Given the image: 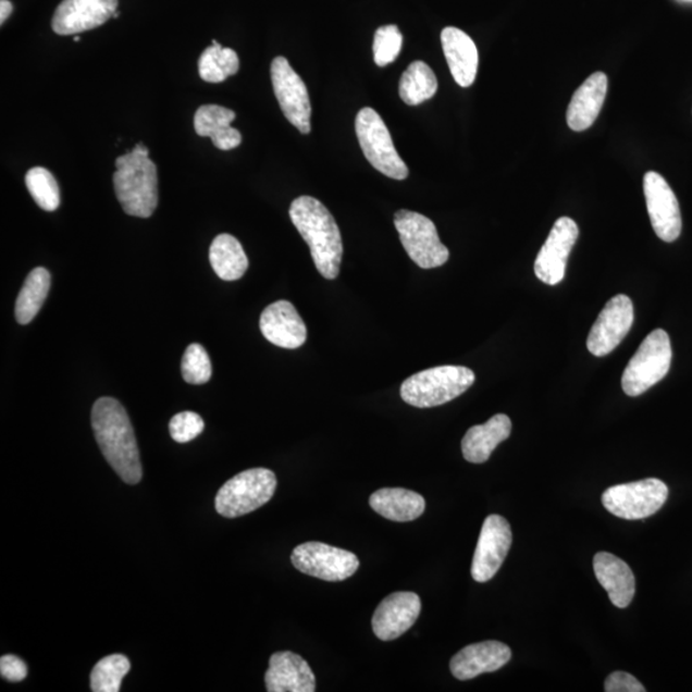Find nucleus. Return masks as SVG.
<instances>
[{
  "label": "nucleus",
  "mask_w": 692,
  "mask_h": 692,
  "mask_svg": "<svg viewBox=\"0 0 692 692\" xmlns=\"http://www.w3.org/2000/svg\"><path fill=\"white\" fill-rule=\"evenodd\" d=\"M91 428L114 472L128 485L139 484L143 478L140 454L124 406L107 396L98 399L91 410Z\"/></svg>",
  "instance_id": "nucleus-1"
},
{
  "label": "nucleus",
  "mask_w": 692,
  "mask_h": 692,
  "mask_svg": "<svg viewBox=\"0 0 692 692\" xmlns=\"http://www.w3.org/2000/svg\"><path fill=\"white\" fill-rule=\"evenodd\" d=\"M291 219L311 249L317 271L324 279L335 280L341 273L344 255L337 223L320 200L299 197L291 206Z\"/></svg>",
  "instance_id": "nucleus-2"
},
{
  "label": "nucleus",
  "mask_w": 692,
  "mask_h": 692,
  "mask_svg": "<svg viewBox=\"0 0 692 692\" xmlns=\"http://www.w3.org/2000/svg\"><path fill=\"white\" fill-rule=\"evenodd\" d=\"M115 169L114 191L122 209L133 218H151L158 206V172L149 149L138 144L115 160Z\"/></svg>",
  "instance_id": "nucleus-3"
},
{
  "label": "nucleus",
  "mask_w": 692,
  "mask_h": 692,
  "mask_svg": "<svg viewBox=\"0 0 692 692\" xmlns=\"http://www.w3.org/2000/svg\"><path fill=\"white\" fill-rule=\"evenodd\" d=\"M474 379V372L464 366L434 367L404 381L401 399L416 408L443 406L465 394Z\"/></svg>",
  "instance_id": "nucleus-4"
},
{
  "label": "nucleus",
  "mask_w": 692,
  "mask_h": 692,
  "mask_svg": "<svg viewBox=\"0 0 692 692\" xmlns=\"http://www.w3.org/2000/svg\"><path fill=\"white\" fill-rule=\"evenodd\" d=\"M276 474L267 468H251L228 480L215 496V510L222 517L237 518L264 506L275 495Z\"/></svg>",
  "instance_id": "nucleus-5"
},
{
  "label": "nucleus",
  "mask_w": 692,
  "mask_h": 692,
  "mask_svg": "<svg viewBox=\"0 0 692 692\" xmlns=\"http://www.w3.org/2000/svg\"><path fill=\"white\" fill-rule=\"evenodd\" d=\"M672 362V346L665 330L658 329L646 336L627 364L622 376L623 392L639 396L667 376Z\"/></svg>",
  "instance_id": "nucleus-6"
},
{
  "label": "nucleus",
  "mask_w": 692,
  "mask_h": 692,
  "mask_svg": "<svg viewBox=\"0 0 692 692\" xmlns=\"http://www.w3.org/2000/svg\"><path fill=\"white\" fill-rule=\"evenodd\" d=\"M356 133L359 146L372 168L399 182L409 176L407 164L396 151L391 132L376 111L366 107L358 112Z\"/></svg>",
  "instance_id": "nucleus-7"
},
{
  "label": "nucleus",
  "mask_w": 692,
  "mask_h": 692,
  "mask_svg": "<svg viewBox=\"0 0 692 692\" xmlns=\"http://www.w3.org/2000/svg\"><path fill=\"white\" fill-rule=\"evenodd\" d=\"M394 223L404 249L418 267L431 270L448 262L449 250L440 242L435 223L430 219L401 209L395 213Z\"/></svg>",
  "instance_id": "nucleus-8"
},
{
  "label": "nucleus",
  "mask_w": 692,
  "mask_h": 692,
  "mask_svg": "<svg viewBox=\"0 0 692 692\" xmlns=\"http://www.w3.org/2000/svg\"><path fill=\"white\" fill-rule=\"evenodd\" d=\"M667 497L668 487L665 482L646 479L605 490L602 502L609 514L634 521L657 514L665 506Z\"/></svg>",
  "instance_id": "nucleus-9"
},
{
  "label": "nucleus",
  "mask_w": 692,
  "mask_h": 692,
  "mask_svg": "<svg viewBox=\"0 0 692 692\" xmlns=\"http://www.w3.org/2000/svg\"><path fill=\"white\" fill-rule=\"evenodd\" d=\"M292 561L301 573L328 582L348 580L359 568L356 554L317 542L295 547Z\"/></svg>",
  "instance_id": "nucleus-10"
},
{
  "label": "nucleus",
  "mask_w": 692,
  "mask_h": 692,
  "mask_svg": "<svg viewBox=\"0 0 692 692\" xmlns=\"http://www.w3.org/2000/svg\"><path fill=\"white\" fill-rule=\"evenodd\" d=\"M273 91L281 111L301 134L311 133L312 106L305 82L285 57H276L271 64Z\"/></svg>",
  "instance_id": "nucleus-11"
},
{
  "label": "nucleus",
  "mask_w": 692,
  "mask_h": 692,
  "mask_svg": "<svg viewBox=\"0 0 692 692\" xmlns=\"http://www.w3.org/2000/svg\"><path fill=\"white\" fill-rule=\"evenodd\" d=\"M514 535L506 518L489 516L482 526L478 547L472 560L471 574L474 581L487 582L499 571L510 551Z\"/></svg>",
  "instance_id": "nucleus-12"
},
{
  "label": "nucleus",
  "mask_w": 692,
  "mask_h": 692,
  "mask_svg": "<svg viewBox=\"0 0 692 692\" xmlns=\"http://www.w3.org/2000/svg\"><path fill=\"white\" fill-rule=\"evenodd\" d=\"M633 320L632 300L623 294L611 298L591 328L588 337V349L591 355L608 356L630 333Z\"/></svg>",
  "instance_id": "nucleus-13"
},
{
  "label": "nucleus",
  "mask_w": 692,
  "mask_h": 692,
  "mask_svg": "<svg viewBox=\"0 0 692 692\" xmlns=\"http://www.w3.org/2000/svg\"><path fill=\"white\" fill-rule=\"evenodd\" d=\"M644 194L655 234L667 243L679 239L682 230L679 200L665 177L658 172H647L644 177Z\"/></svg>",
  "instance_id": "nucleus-14"
},
{
  "label": "nucleus",
  "mask_w": 692,
  "mask_h": 692,
  "mask_svg": "<svg viewBox=\"0 0 692 692\" xmlns=\"http://www.w3.org/2000/svg\"><path fill=\"white\" fill-rule=\"evenodd\" d=\"M579 226L569 218L554 223L549 236L535 261V275L547 285H557L566 275L569 255L579 239Z\"/></svg>",
  "instance_id": "nucleus-15"
},
{
  "label": "nucleus",
  "mask_w": 692,
  "mask_h": 692,
  "mask_svg": "<svg viewBox=\"0 0 692 692\" xmlns=\"http://www.w3.org/2000/svg\"><path fill=\"white\" fill-rule=\"evenodd\" d=\"M119 0H63L55 10L52 27L61 36L92 30L118 12Z\"/></svg>",
  "instance_id": "nucleus-16"
},
{
  "label": "nucleus",
  "mask_w": 692,
  "mask_h": 692,
  "mask_svg": "<svg viewBox=\"0 0 692 692\" xmlns=\"http://www.w3.org/2000/svg\"><path fill=\"white\" fill-rule=\"evenodd\" d=\"M422 609L420 596L415 593H394L385 597L374 610L373 633L382 641H392L412 627Z\"/></svg>",
  "instance_id": "nucleus-17"
},
{
  "label": "nucleus",
  "mask_w": 692,
  "mask_h": 692,
  "mask_svg": "<svg viewBox=\"0 0 692 692\" xmlns=\"http://www.w3.org/2000/svg\"><path fill=\"white\" fill-rule=\"evenodd\" d=\"M263 336L284 349H298L307 342V328L291 301L279 300L267 307L259 320Z\"/></svg>",
  "instance_id": "nucleus-18"
},
{
  "label": "nucleus",
  "mask_w": 692,
  "mask_h": 692,
  "mask_svg": "<svg viewBox=\"0 0 692 692\" xmlns=\"http://www.w3.org/2000/svg\"><path fill=\"white\" fill-rule=\"evenodd\" d=\"M511 658L508 645L501 641H484L468 645L454 655L450 660V670L454 677L460 681L472 680L484 674H492L503 668Z\"/></svg>",
  "instance_id": "nucleus-19"
},
{
  "label": "nucleus",
  "mask_w": 692,
  "mask_h": 692,
  "mask_svg": "<svg viewBox=\"0 0 692 692\" xmlns=\"http://www.w3.org/2000/svg\"><path fill=\"white\" fill-rule=\"evenodd\" d=\"M269 692H314L316 677L308 663L292 652L271 655L270 667L264 676Z\"/></svg>",
  "instance_id": "nucleus-20"
},
{
  "label": "nucleus",
  "mask_w": 692,
  "mask_h": 692,
  "mask_svg": "<svg viewBox=\"0 0 692 692\" xmlns=\"http://www.w3.org/2000/svg\"><path fill=\"white\" fill-rule=\"evenodd\" d=\"M594 571L610 602L617 608L629 607L637 593V580L630 566L616 555L601 552L594 557Z\"/></svg>",
  "instance_id": "nucleus-21"
},
{
  "label": "nucleus",
  "mask_w": 692,
  "mask_h": 692,
  "mask_svg": "<svg viewBox=\"0 0 692 692\" xmlns=\"http://www.w3.org/2000/svg\"><path fill=\"white\" fill-rule=\"evenodd\" d=\"M442 45L454 81L461 88H470L479 70V50L474 41L459 28L446 27L442 33Z\"/></svg>",
  "instance_id": "nucleus-22"
},
{
  "label": "nucleus",
  "mask_w": 692,
  "mask_h": 692,
  "mask_svg": "<svg viewBox=\"0 0 692 692\" xmlns=\"http://www.w3.org/2000/svg\"><path fill=\"white\" fill-rule=\"evenodd\" d=\"M607 75L596 72L573 94L567 111V124L573 132H585L594 125L607 97Z\"/></svg>",
  "instance_id": "nucleus-23"
},
{
  "label": "nucleus",
  "mask_w": 692,
  "mask_h": 692,
  "mask_svg": "<svg viewBox=\"0 0 692 692\" xmlns=\"http://www.w3.org/2000/svg\"><path fill=\"white\" fill-rule=\"evenodd\" d=\"M511 421L506 415H496L484 424L467 431L461 440V452L467 461L474 465L485 464L496 446L510 436Z\"/></svg>",
  "instance_id": "nucleus-24"
},
{
  "label": "nucleus",
  "mask_w": 692,
  "mask_h": 692,
  "mask_svg": "<svg viewBox=\"0 0 692 692\" xmlns=\"http://www.w3.org/2000/svg\"><path fill=\"white\" fill-rule=\"evenodd\" d=\"M236 118L234 111L221 106H201L194 115V128L199 136L211 138L214 147L221 150H231L239 147L243 136L231 126Z\"/></svg>",
  "instance_id": "nucleus-25"
},
{
  "label": "nucleus",
  "mask_w": 692,
  "mask_h": 692,
  "mask_svg": "<svg viewBox=\"0 0 692 692\" xmlns=\"http://www.w3.org/2000/svg\"><path fill=\"white\" fill-rule=\"evenodd\" d=\"M370 506L388 521L410 522L423 515L427 502L420 494L395 487L378 490L370 497Z\"/></svg>",
  "instance_id": "nucleus-26"
},
{
  "label": "nucleus",
  "mask_w": 692,
  "mask_h": 692,
  "mask_svg": "<svg viewBox=\"0 0 692 692\" xmlns=\"http://www.w3.org/2000/svg\"><path fill=\"white\" fill-rule=\"evenodd\" d=\"M209 261L220 279L236 281L247 272L249 261L239 240L233 235L221 234L209 248Z\"/></svg>",
  "instance_id": "nucleus-27"
},
{
  "label": "nucleus",
  "mask_w": 692,
  "mask_h": 692,
  "mask_svg": "<svg viewBox=\"0 0 692 692\" xmlns=\"http://www.w3.org/2000/svg\"><path fill=\"white\" fill-rule=\"evenodd\" d=\"M50 283H52L50 273L42 267L33 270L27 276L14 308V314L20 324L30 323L39 313L48 297Z\"/></svg>",
  "instance_id": "nucleus-28"
},
{
  "label": "nucleus",
  "mask_w": 692,
  "mask_h": 692,
  "mask_svg": "<svg viewBox=\"0 0 692 692\" xmlns=\"http://www.w3.org/2000/svg\"><path fill=\"white\" fill-rule=\"evenodd\" d=\"M437 78L429 64L416 61L403 72L399 83V96L408 106H420L435 96Z\"/></svg>",
  "instance_id": "nucleus-29"
},
{
  "label": "nucleus",
  "mask_w": 692,
  "mask_h": 692,
  "mask_svg": "<svg viewBox=\"0 0 692 692\" xmlns=\"http://www.w3.org/2000/svg\"><path fill=\"white\" fill-rule=\"evenodd\" d=\"M239 69L240 61L235 50L223 48L215 40L199 58V75L207 83L225 82L227 77L236 75Z\"/></svg>",
  "instance_id": "nucleus-30"
},
{
  "label": "nucleus",
  "mask_w": 692,
  "mask_h": 692,
  "mask_svg": "<svg viewBox=\"0 0 692 692\" xmlns=\"http://www.w3.org/2000/svg\"><path fill=\"white\" fill-rule=\"evenodd\" d=\"M132 669V663L122 654L108 655L94 666L90 689L94 692H119L122 680Z\"/></svg>",
  "instance_id": "nucleus-31"
},
{
  "label": "nucleus",
  "mask_w": 692,
  "mask_h": 692,
  "mask_svg": "<svg viewBox=\"0 0 692 692\" xmlns=\"http://www.w3.org/2000/svg\"><path fill=\"white\" fill-rule=\"evenodd\" d=\"M25 183L36 205L47 212L57 211L61 203L60 186H58L52 172L42 168H34L26 173Z\"/></svg>",
  "instance_id": "nucleus-32"
},
{
  "label": "nucleus",
  "mask_w": 692,
  "mask_h": 692,
  "mask_svg": "<svg viewBox=\"0 0 692 692\" xmlns=\"http://www.w3.org/2000/svg\"><path fill=\"white\" fill-rule=\"evenodd\" d=\"M183 378L190 385L207 384L212 378V363L203 345L190 344L182 363Z\"/></svg>",
  "instance_id": "nucleus-33"
},
{
  "label": "nucleus",
  "mask_w": 692,
  "mask_h": 692,
  "mask_svg": "<svg viewBox=\"0 0 692 692\" xmlns=\"http://www.w3.org/2000/svg\"><path fill=\"white\" fill-rule=\"evenodd\" d=\"M403 46V35L398 26H381L373 40L374 62L379 67H386L398 58Z\"/></svg>",
  "instance_id": "nucleus-34"
},
{
  "label": "nucleus",
  "mask_w": 692,
  "mask_h": 692,
  "mask_svg": "<svg viewBox=\"0 0 692 692\" xmlns=\"http://www.w3.org/2000/svg\"><path fill=\"white\" fill-rule=\"evenodd\" d=\"M205 430V421L198 413L182 412L172 417L170 434L176 443L185 444L197 438Z\"/></svg>",
  "instance_id": "nucleus-35"
},
{
  "label": "nucleus",
  "mask_w": 692,
  "mask_h": 692,
  "mask_svg": "<svg viewBox=\"0 0 692 692\" xmlns=\"http://www.w3.org/2000/svg\"><path fill=\"white\" fill-rule=\"evenodd\" d=\"M604 690L607 692H645L646 689L634 677L627 672L609 675L605 681Z\"/></svg>",
  "instance_id": "nucleus-36"
},
{
  "label": "nucleus",
  "mask_w": 692,
  "mask_h": 692,
  "mask_svg": "<svg viewBox=\"0 0 692 692\" xmlns=\"http://www.w3.org/2000/svg\"><path fill=\"white\" fill-rule=\"evenodd\" d=\"M0 675L10 682H21L26 679L27 666L16 655H3L0 658Z\"/></svg>",
  "instance_id": "nucleus-37"
},
{
  "label": "nucleus",
  "mask_w": 692,
  "mask_h": 692,
  "mask_svg": "<svg viewBox=\"0 0 692 692\" xmlns=\"http://www.w3.org/2000/svg\"><path fill=\"white\" fill-rule=\"evenodd\" d=\"M13 11V4L10 0H0V24H4L7 20L11 16Z\"/></svg>",
  "instance_id": "nucleus-38"
},
{
  "label": "nucleus",
  "mask_w": 692,
  "mask_h": 692,
  "mask_svg": "<svg viewBox=\"0 0 692 692\" xmlns=\"http://www.w3.org/2000/svg\"><path fill=\"white\" fill-rule=\"evenodd\" d=\"M74 41H76V42L82 41L81 36H75Z\"/></svg>",
  "instance_id": "nucleus-39"
},
{
  "label": "nucleus",
  "mask_w": 692,
  "mask_h": 692,
  "mask_svg": "<svg viewBox=\"0 0 692 692\" xmlns=\"http://www.w3.org/2000/svg\"><path fill=\"white\" fill-rule=\"evenodd\" d=\"M119 17H120V12H115V13L113 14V18H119Z\"/></svg>",
  "instance_id": "nucleus-40"
}]
</instances>
